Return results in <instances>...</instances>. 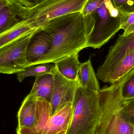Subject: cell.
I'll return each instance as SVG.
<instances>
[{
    "mask_svg": "<svg viewBox=\"0 0 134 134\" xmlns=\"http://www.w3.org/2000/svg\"><path fill=\"white\" fill-rule=\"evenodd\" d=\"M54 77L52 74H46L36 76L30 94L37 99L41 98L50 102L54 87Z\"/></svg>",
    "mask_w": 134,
    "mask_h": 134,
    "instance_id": "cell-15",
    "label": "cell"
},
{
    "mask_svg": "<svg viewBox=\"0 0 134 134\" xmlns=\"http://www.w3.org/2000/svg\"></svg>",
    "mask_w": 134,
    "mask_h": 134,
    "instance_id": "cell-28",
    "label": "cell"
},
{
    "mask_svg": "<svg viewBox=\"0 0 134 134\" xmlns=\"http://www.w3.org/2000/svg\"><path fill=\"white\" fill-rule=\"evenodd\" d=\"M53 44V39L49 34L40 30L31 38L27 49L26 57L30 66L44 57L49 52Z\"/></svg>",
    "mask_w": 134,
    "mask_h": 134,
    "instance_id": "cell-9",
    "label": "cell"
},
{
    "mask_svg": "<svg viewBox=\"0 0 134 134\" xmlns=\"http://www.w3.org/2000/svg\"><path fill=\"white\" fill-rule=\"evenodd\" d=\"M101 114L95 134H134V127L120 116L123 102L118 82L98 91Z\"/></svg>",
    "mask_w": 134,
    "mask_h": 134,
    "instance_id": "cell-2",
    "label": "cell"
},
{
    "mask_svg": "<svg viewBox=\"0 0 134 134\" xmlns=\"http://www.w3.org/2000/svg\"><path fill=\"white\" fill-rule=\"evenodd\" d=\"M72 104L69 103L51 116L42 134H66L72 116Z\"/></svg>",
    "mask_w": 134,
    "mask_h": 134,
    "instance_id": "cell-10",
    "label": "cell"
},
{
    "mask_svg": "<svg viewBox=\"0 0 134 134\" xmlns=\"http://www.w3.org/2000/svg\"><path fill=\"white\" fill-rule=\"evenodd\" d=\"M41 1V0H37L38 2L39 1Z\"/></svg>",
    "mask_w": 134,
    "mask_h": 134,
    "instance_id": "cell-27",
    "label": "cell"
},
{
    "mask_svg": "<svg viewBox=\"0 0 134 134\" xmlns=\"http://www.w3.org/2000/svg\"><path fill=\"white\" fill-rule=\"evenodd\" d=\"M120 29L124 31L123 35L127 36L134 32V12L123 14Z\"/></svg>",
    "mask_w": 134,
    "mask_h": 134,
    "instance_id": "cell-22",
    "label": "cell"
},
{
    "mask_svg": "<svg viewBox=\"0 0 134 134\" xmlns=\"http://www.w3.org/2000/svg\"><path fill=\"white\" fill-rule=\"evenodd\" d=\"M79 53L69 56L55 63L58 71L66 79L77 80L78 72L81 63L79 60Z\"/></svg>",
    "mask_w": 134,
    "mask_h": 134,
    "instance_id": "cell-16",
    "label": "cell"
},
{
    "mask_svg": "<svg viewBox=\"0 0 134 134\" xmlns=\"http://www.w3.org/2000/svg\"><path fill=\"white\" fill-rule=\"evenodd\" d=\"M113 5L122 14L134 12V0H110Z\"/></svg>",
    "mask_w": 134,
    "mask_h": 134,
    "instance_id": "cell-23",
    "label": "cell"
},
{
    "mask_svg": "<svg viewBox=\"0 0 134 134\" xmlns=\"http://www.w3.org/2000/svg\"><path fill=\"white\" fill-rule=\"evenodd\" d=\"M51 113L50 102L42 98H38L36 124L31 128L16 129L17 134H42L51 116Z\"/></svg>",
    "mask_w": 134,
    "mask_h": 134,
    "instance_id": "cell-12",
    "label": "cell"
},
{
    "mask_svg": "<svg viewBox=\"0 0 134 134\" xmlns=\"http://www.w3.org/2000/svg\"><path fill=\"white\" fill-rule=\"evenodd\" d=\"M14 0L0 11V34L13 26L20 20Z\"/></svg>",
    "mask_w": 134,
    "mask_h": 134,
    "instance_id": "cell-18",
    "label": "cell"
},
{
    "mask_svg": "<svg viewBox=\"0 0 134 134\" xmlns=\"http://www.w3.org/2000/svg\"><path fill=\"white\" fill-rule=\"evenodd\" d=\"M95 23L94 15L84 16L80 12L66 14L47 22L41 30L52 37V46L48 54L35 66L55 64L87 48Z\"/></svg>",
    "mask_w": 134,
    "mask_h": 134,
    "instance_id": "cell-1",
    "label": "cell"
},
{
    "mask_svg": "<svg viewBox=\"0 0 134 134\" xmlns=\"http://www.w3.org/2000/svg\"><path fill=\"white\" fill-rule=\"evenodd\" d=\"M9 0H0V11L4 7L8 5Z\"/></svg>",
    "mask_w": 134,
    "mask_h": 134,
    "instance_id": "cell-26",
    "label": "cell"
},
{
    "mask_svg": "<svg viewBox=\"0 0 134 134\" xmlns=\"http://www.w3.org/2000/svg\"><path fill=\"white\" fill-rule=\"evenodd\" d=\"M27 68L23 71L17 73L18 81L21 82L24 80L29 76H36L46 74H53L56 68L53 63H44Z\"/></svg>",
    "mask_w": 134,
    "mask_h": 134,
    "instance_id": "cell-19",
    "label": "cell"
},
{
    "mask_svg": "<svg viewBox=\"0 0 134 134\" xmlns=\"http://www.w3.org/2000/svg\"><path fill=\"white\" fill-rule=\"evenodd\" d=\"M118 83L120 94L124 100L134 99V68Z\"/></svg>",
    "mask_w": 134,
    "mask_h": 134,
    "instance_id": "cell-20",
    "label": "cell"
},
{
    "mask_svg": "<svg viewBox=\"0 0 134 134\" xmlns=\"http://www.w3.org/2000/svg\"><path fill=\"white\" fill-rule=\"evenodd\" d=\"M88 0H41L33 6H24L16 1L18 17L35 28L51 20L72 13L82 12Z\"/></svg>",
    "mask_w": 134,
    "mask_h": 134,
    "instance_id": "cell-3",
    "label": "cell"
},
{
    "mask_svg": "<svg viewBox=\"0 0 134 134\" xmlns=\"http://www.w3.org/2000/svg\"><path fill=\"white\" fill-rule=\"evenodd\" d=\"M134 51V32L124 36L120 35L116 41L109 49L108 55L96 73L98 79L104 82L119 63L129 53Z\"/></svg>",
    "mask_w": 134,
    "mask_h": 134,
    "instance_id": "cell-7",
    "label": "cell"
},
{
    "mask_svg": "<svg viewBox=\"0 0 134 134\" xmlns=\"http://www.w3.org/2000/svg\"><path fill=\"white\" fill-rule=\"evenodd\" d=\"M134 68V51L124 57L104 80V83H115L120 81Z\"/></svg>",
    "mask_w": 134,
    "mask_h": 134,
    "instance_id": "cell-17",
    "label": "cell"
},
{
    "mask_svg": "<svg viewBox=\"0 0 134 134\" xmlns=\"http://www.w3.org/2000/svg\"><path fill=\"white\" fill-rule=\"evenodd\" d=\"M24 6L30 7L37 3V0H16Z\"/></svg>",
    "mask_w": 134,
    "mask_h": 134,
    "instance_id": "cell-25",
    "label": "cell"
},
{
    "mask_svg": "<svg viewBox=\"0 0 134 134\" xmlns=\"http://www.w3.org/2000/svg\"><path fill=\"white\" fill-rule=\"evenodd\" d=\"M95 26L90 37L87 48L100 49L120 30L122 13L110 0H105L97 9Z\"/></svg>",
    "mask_w": 134,
    "mask_h": 134,
    "instance_id": "cell-5",
    "label": "cell"
},
{
    "mask_svg": "<svg viewBox=\"0 0 134 134\" xmlns=\"http://www.w3.org/2000/svg\"><path fill=\"white\" fill-rule=\"evenodd\" d=\"M41 29L35 28L27 21L21 20L13 26L0 34V48L29 34Z\"/></svg>",
    "mask_w": 134,
    "mask_h": 134,
    "instance_id": "cell-14",
    "label": "cell"
},
{
    "mask_svg": "<svg viewBox=\"0 0 134 134\" xmlns=\"http://www.w3.org/2000/svg\"><path fill=\"white\" fill-rule=\"evenodd\" d=\"M54 87L50 102L51 116L69 103L72 104L79 85L78 80L72 81L62 76L56 68L53 73Z\"/></svg>",
    "mask_w": 134,
    "mask_h": 134,
    "instance_id": "cell-8",
    "label": "cell"
},
{
    "mask_svg": "<svg viewBox=\"0 0 134 134\" xmlns=\"http://www.w3.org/2000/svg\"><path fill=\"white\" fill-rule=\"evenodd\" d=\"M105 0H88L82 13L84 16L94 15L97 9Z\"/></svg>",
    "mask_w": 134,
    "mask_h": 134,
    "instance_id": "cell-24",
    "label": "cell"
},
{
    "mask_svg": "<svg viewBox=\"0 0 134 134\" xmlns=\"http://www.w3.org/2000/svg\"><path fill=\"white\" fill-rule=\"evenodd\" d=\"M77 80L79 86L87 91L98 92L100 90L90 58L80 64Z\"/></svg>",
    "mask_w": 134,
    "mask_h": 134,
    "instance_id": "cell-13",
    "label": "cell"
},
{
    "mask_svg": "<svg viewBox=\"0 0 134 134\" xmlns=\"http://www.w3.org/2000/svg\"><path fill=\"white\" fill-rule=\"evenodd\" d=\"M37 98L29 94L22 102L18 113L17 130L35 126L37 121Z\"/></svg>",
    "mask_w": 134,
    "mask_h": 134,
    "instance_id": "cell-11",
    "label": "cell"
},
{
    "mask_svg": "<svg viewBox=\"0 0 134 134\" xmlns=\"http://www.w3.org/2000/svg\"><path fill=\"white\" fill-rule=\"evenodd\" d=\"M39 31L32 32L0 48V73H17L31 67L27 61V49L31 38Z\"/></svg>",
    "mask_w": 134,
    "mask_h": 134,
    "instance_id": "cell-6",
    "label": "cell"
},
{
    "mask_svg": "<svg viewBox=\"0 0 134 134\" xmlns=\"http://www.w3.org/2000/svg\"><path fill=\"white\" fill-rule=\"evenodd\" d=\"M72 107V119L66 134H95L101 114L98 92L79 86Z\"/></svg>",
    "mask_w": 134,
    "mask_h": 134,
    "instance_id": "cell-4",
    "label": "cell"
},
{
    "mask_svg": "<svg viewBox=\"0 0 134 134\" xmlns=\"http://www.w3.org/2000/svg\"><path fill=\"white\" fill-rule=\"evenodd\" d=\"M120 115L126 122L134 127V99L123 100Z\"/></svg>",
    "mask_w": 134,
    "mask_h": 134,
    "instance_id": "cell-21",
    "label": "cell"
}]
</instances>
